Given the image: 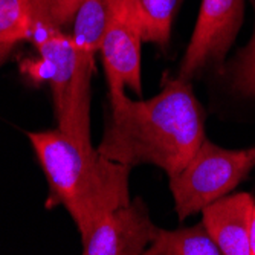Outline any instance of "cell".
<instances>
[{
	"label": "cell",
	"instance_id": "7",
	"mask_svg": "<svg viewBox=\"0 0 255 255\" xmlns=\"http://www.w3.org/2000/svg\"><path fill=\"white\" fill-rule=\"evenodd\" d=\"M142 199L104 216L90 233L81 239L84 255H141L157 234Z\"/></svg>",
	"mask_w": 255,
	"mask_h": 255
},
{
	"label": "cell",
	"instance_id": "13",
	"mask_svg": "<svg viewBox=\"0 0 255 255\" xmlns=\"http://www.w3.org/2000/svg\"><path fill=\"white\" fill-rule=\"evenodd\" d=\"M234 89L242 95L255 97V29L246 48L239 54L234 67Z\"/></svg>",
	"mask_w": 255,
	"mask_h": 255
},
{
	"label": "cell",
	"instance_id": "19",
	"mask_svg": "<svg viewBox=\"0 0 255 255\" xmlns=\"http://www.w3.org/2000/svg\"><path fill=\"white\" fill-rule=\"evenodd\" d=\"M252 153H254V157H255V147L252 148Z\"/></svg>",
	"mask_w": 255,
	"mask_h": 255
},
{
	"label": "cell",
	"instance_id": "1",
	"mask_svg": "<svg viewBox=\"0 0 255 255\" xmlns=\"http://www.w3.org/2000/svg\"><path fill=\"white\" fill-rule=\"evenodd\" d=\"M110 104V120L97 150L120 164H151L173 177L205 141V110L187 80H167L145 101L123 95Z\"/></svg>",
	"mask_w": 255,
	"mask_h": 255
},
{
	"label": "cell",
	"instance_id": "20",
	"mask_svg": "<svg viewBox=\"0 0 255 255\" xmlns=\"http://www.w3.org/2000/svg\"><path fill=\"white\" fill-rule=\"evenodd\" d=\"M254 6H255V0H254Z\"/></svg>",
	"mask_w": 255,
	"mask_h": 255
},
{
	"label": "cell",
	"instance_id": "14",
	"mask_svg": "<svg viewBox=\"0 0 255 255\" xmlns=\"http://www.w3.org/2000/svg\"><path fill=\"white\" fill-rule=\"evenodd\" d=\"M34 15V31L55 26V11L58 0H29Z\"/></svg>",
	"mask_w": 255,
	"mask_h": 255
},
{
	"label": "cell",
	"instance_id": "17",
	"mask_svg": "<svg viewBox=\"0 0 255 255\" xmlns=\"http://www.w3.org/2000/svg\"><path fill=\"white\" fill-rule=\"evenodd\" d=\"M249 246H251V255H255V203H254L251 228H249Z\"/></svg>",
	"mask_w": 255,
	"mask_h": 255
},
{
	"label": "cell",
	"instance_id": "18",
	"mask_svg": "<svg viewBox=\"0 0 255 255\" xmlns=\"http://www.w3.org/2000/svg\"><path fill=\"white\" fill-rule=\"evenodd\" d=\"M17 43L14 41H8V40H3V38H0V63H2L6 55L12 51V48L15 46Z\"/></svg>",
	"mask_w": 255,
	"mask_h": 255
},
{
	"label": "cell",
	"instance_id": "5",
	"mask_svg": "<svg viewBox=\"0 0 255 255\" xmlns=\"http://www.w3.org/2000/svg\"><path fill=\"white\" fill-rule=\"evenodd\" d=\"M142 23L137 0H115L100 49L109 83L110 101L126 95L124 87H130L137 95L142 94Z\"/></svg>",
	"mask_w": 255,
	"mask_h": 255
},
{
	"label": "cell",
	"instance_id": "12",
	"mask_svg": "<svg viewBox=\"0 0 255 255\" xmlns=\"http://www.w3.org/2000/svg\"><path fill=\"white\" fill-rule=\"evenodd\" d=\"M34 34L29 0H0V38L18 43Z\"/></svg>",
	"mask_w": 255,
	"mask_h": 255
},
{
	"label": "cell",
	"instance_id": "9",
	"mask_svg": "<svg viewBox=\"0 0 255 255\" xmlns=\"http://www.w3.org/2000/svg\"><path fill=\"white\" fill-rule=\"evenodd\" d=\"M144 255H223L206 231L203 222L173 231L157 229V234Z\"/></svg>",
	"mask_w": 255,
	"mask_h": 255
},
{
	"label": "cell",
	"instance_id": "8",
	"mask_svg": "<svg viewBox=\"0 0 255 255\" xmlns=\"http://www.w3.org/2000/svg\"><path fill=\"white\" fill-rule=\"evenodd\" d=\"M255 199L249 193L226 194L202 210V222L223 255H251L249 228Z\"/></svg>",
	"mask_w": 255,
	"mask_h": 255
},
{
	"label": "cell",
	"instance_id": "4",
	"mask_svg": "<svg viewBox=\"0 0 255 255\" xmlns=\"http://www.w3.org/2000/svg\"><path fill=\"white\" fill-rule=\"evenodd\" d=\"M255 167L251 150H226L205 141L177 174L170 177L174 210L180 220L229 194Z\"/></svg>",
	"mask_w": 255,
	"mask_h": 255
},
{
	"label": "cell",
	"instance_id": "2",
	"mask_svg": "<svg viewBox=\"0 0 255 255\" xmlns=\"http://www.w3.org/2000/svg\"><path fill=\"white\" fill-rule=\"evenodd\" d=\"M49 185L46 208L63 205L81 239L109 213L130 199V165L115 162L97 148H84L61 130L28 131Z\"/></svg>",
	"mask_w": 255,
	"mask_h": 255
},
{
	"label": "cell",
	"instance_id": "11",
	"mask_svg": "<svg viewBox=\"0 0 255 255\" xmlns=\"http://www.w3.org/2000/svg\"><path fill=\"white\" fill-rule=\"evenodd\" d=\"M182 0H137L142 23V40L165 48Z\"/></svg>",
	"mask_w": 255,
	"mask_h": 255
},
{
	"label": "cell",
	"instance_id": "15",
	"mask_svg": "<svg viewBox=\"0 0 255 255\" xmlns=\"http://www.w3.org/2000/svg\"><path fill=\"white\" fill-rule=\"evenodd\" d=\"M21 71L28 74L34 81H49L52 75V64L49 60L40 57L38 60H29L21 64Z\"/></svg>",
	"mask_w": 255,
	"mask_h": 255
},
{
	"label": "cell",
	"instance_id": "3",
	"mask_svg": "<svg viewBox=\"0 0 255 255\" xmlns=\"http://www.w3.org/2000/svg\"><path fill=\"white\" fill-rule=\"evenodd\" d=\"M40 57L52 64L51 84L58 130L81 147L94 148L90 139V80L95 54L78 46L72 35L60 28L34 31Z\"/></svg>",
	"mask_w": 255,
	"mask_h": 255
},
{
	"label": "cell",
	"instance_id": "16",
	"mask_svg": "<svg viewBox=\"0 0 255 255\" xmlns=\"http://www.w3.org/2000/svg\"><path fill=\"white\" fill-rule=\"evenodd\" d=\"M83 0H58L55 11V26L61 28L67 23H71L75 17V12Z\"/></svg>",
	"mask_w": 255,
	"mask_h": 255
},
{
	"label": "cell",
	"instance_id": "10",
	"mask_svg": "<svg viewBox=\"0 0 255 255\" xmlns=\"http://www.w3.org/2000/svg\"><path fill=\"white\" fill-rule=\"evenodd\" d=\"M115 0H83L74 17L72 37L83 49L97 54L112 15Z\"/></svg>",
	"mask_w": 255,
	"mask_h": 255
},
{
	"label": "cell",
	"instance_id": "6",
	"mask_svg": "<svg viewBox=\"0 0 255 255\" xmlns=\"http://www.w3.org/2000/svg\"><path fill=\"white\" fill-rule=\"evenodd\" d=\"M245 15V0H202L179 78L190 81L208 66H222L236 41Z\"/></svg>",
	"mask_w": 255,
	"mask_h": 255
}]
</instances>
